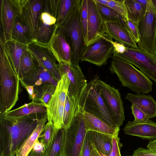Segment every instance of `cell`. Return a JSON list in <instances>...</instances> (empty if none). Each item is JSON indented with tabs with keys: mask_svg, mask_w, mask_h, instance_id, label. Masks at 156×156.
I'll return each instance as SVG.
<instances>
[{
	"mask_svg": "<svg viewBox=\"0 0 156 156\" xmlns=\"http://www.w3.org/2000/svg\"><path fill=\"white\" fill-rule=\"evenodd\" d=\"M147 148L152 151L156 152V139L150 141L147 145Z\"/></svg>",
	"mask_w": 156,
	"mask_h": 156,
	"instance_id": "obj_47",
	"label": "cell"
},
{
	"mask_svg": "<svg viewBox=\"0 0 156 156\" xmlns=\"http://www.w3.org/2000/svg\"><path fill=\"white\" fill-rule=\"evenodd\" d=\"M91 145L87 133L83 145L80 156H90Z\"/></svg>",
	"mask_w": 156,
	"mask_h": 156,
	"instance_id": "obj_44",
	"label": "cell"
},
{
	"mask_svg": "<svg viewBox=\"0 0 156 156\" xmlns=\"http://www.w3.org/2000/svg\"></svg>",
	"mask_w": 156,
	"mask_h": 156,
	"instance_id": "obj_54",
	"label": "cell"
},
{
	"mask_svg": "<svg viewBox=\"0 0 156 156\" xmlns=\"http://www.w3.org/2000/svg\"><path fill=\"white\" fill-rule=\"evenodd\" d=\"M45 150L41 152H37L32 150L27 156H44Z\"/></svg>",
	"mask_w": 156,
	"mask_h": 156,
	"instance_id": "obj_48",
	"label": "cell"
},
{
	"mask_svg": "<svg viewBox=\"0 0 156 156\" xmlns=\"http://www.w3.org/2000/svg\"><path fill=\"white\" fill-rule=\"evenodd\" d=\"M124 26L133 40L138 43L140 40L138 24L128 20L124 21Z\"/></svg>",
	"mask_w": 156,
	"mask_h": 156,
	"instance_id": "obj_39",
	"label": "cell"
},
{
	"mask_svg": "<svg viewBox=\"0 0 156 156\" xmlns=\"http://www.w3.org/2000/svg\"><path fill=\"white\" fill-rule=\"evenodd\" d=\"M131 113L133 115L134 121L137 122L146 121L149 120L147 115L139 108L132 104L131 106Z\"/></svg>",
	"mask_w": 156,
	"mask_h": 156,
	"instance_id": "obj_40",
	"label": "cell"
},
{
	"mask_svg": "<svg viewBox=\"0 0 156 156\" xmlns=\"http://www.w3.org/2000/svg\"><path fill=\"white\" fill-rule=\"evenodd\" d=\"M11 40L28 46L34 41L26 27L19 16L15 20L11 34Z\"/></svg>",
	"mask_w": 156,
	"mask_h": 156,
	"instance_id": "obj_30",
	"label": "cell"
},
{
	"mask_svg": "<svg viewBox=\"0 0 156 156\" xmlns=\"http://www.w3.org/2000/svg\"><path fill=\"white\" fill-rule=\"evenodd\" d=\"M87 131H94L112 136H118L120 129H116L102 119L85 112H83Z\"/></svg>",
	"mask_w": 156,
	"mask_h": 156,
	"instance_id": "obj_24",
	"label": "cell"
},
{
	"mask_svg": "<svg viewBox=\"0 0 156 156\" xmlns=\"http://www.w3.org/2000/svg\"><path fill=\"white\" fill-rule=\"evenodd\" d=\"M1 36L3 43L10 40L14 23L19 16V0H0Z\"/></svg>",
	"mask_w": 156,
	"mask_h": 156,
	"instance_id": "obj_12",
	"label": "cell"
},
{
	"mask_svg": "<svg viewBox=\"0 0 156 156\" xmlns=\"http://www.w3.org/2000/svg\"><path fill=\"white\" fill-rule=\"evenodd\" d=\"M35 58L39 73L38 79L35 83V86H39L44 83L51 84L56 87L58 81L54 78L41 62L36 58Z\"/></svg>",
	"mask_w": 156,
	"mask_h": 156,
	"instance_id": "obj_33",
	"label": "cell"
},
{
	"mask_svg": "<svg viewBox=\"0 0 156 156\" xmlns=\"http://www.w3.org/2000/svg\"><path fill=\"white\" fill-rule=\"evenodd\" d=\"M113 56L127 61L136 66L156 83V54L139 48L126 47L122 53L113 51Z\"/></svg>",
	"mask_w": 156,
	"mask_h": 156,
	"instance_id": "obj_9",
	"label": "cell"
},
{
	"mask_svg": "<svg viewBox=\"0 0 156 156\" xmlns=\"http://www.w3.org/2000/svg\"><path fill=\"white\" fill-rule=\"evenodd\" d=\"M56 18L51 13L47 0H44L38 22L36 41L48 45L58 27Z\"/></svg>",
	"mask_w": 156,
	"mask_h": 156,
	"instance_id": "obj_17",
	"label": "cell"
},
{
	"mask_svg": "<svg viewBox=\"0 0 156 156\" xmlns=\"http://www.w3.org/2000/svg\"><path fill=\"white\" fill-rule=\"evenodd\" d=\"M132 156V155H131V156Z\"/></svg>",
	"mask_w": 156,
	"mask_h": 156,
	"instance_id": "obj_53",
	"label": "cell"
},
{
	"mask_svg": "<svg viewBox=\"0 0 156 156\" xmlns=\"http://www.w3.org/2000/svg\"><path fill=\"white\" fill-rule=\"evenodd\" d=\"M122 146V144L120 142V138L118 136H113L112 137V150L108 156H121L120 150ZM99 153L101 156H107L100 153Z\"/></svg>",
	"mask_w": 156,
	"mask_h": 156,
	"instance_id": "obj_41",
	"label": "cell"
},
{
	"mask_svg": "<svg viewBox=\"0 0 156 156\" xmlns=\"http://www.w3.org/2000/svg\"><path fill=\"white\" fill-rule=\"evenodd\" d=\"M55 130L53 126L47 123L38 139L45 148L49 145Z\"/></svg>",
	"mask_w": 156,
	"mask_h": 156,
	"instance_id": "obj_37",
	"label": "cell"
},
{
	"mask_svg": "<svg viewBox=\"0 0 156 156\" xmlns=\"http://www.w3.org/2000/svg\"><path fill=\"white\" fill-rule=\"evenodd\" d=\"M109 69L115 74L122 85L136 93L147 94L152 90L153 83L141 71L132 64L113 56Z\"/></svg>",
	"mask_w": 156,
	"mask_h": 156,
	"instance_id": "obj_3",
	"label": "cell"
},
{
	"mask_svg": "<svg viewBox=\"0 0 156 156\" xmlns=\"http://www.w3.org/2000/svg\"><path fill=\"white\" fill-rule=\"evenodd\" d=\"M28 48L58 82L61 78L58 63L48 45L34 41L29 44Z\"/></svg>",
	"mask_w": 156,
	"mask_h": 156,
	"instance_id": "obj_16",
	"label": "cell"
},
{
	"mask_svg": "<svg viewBox=\"0 0 156 156\" xmlns=\"http://www.w3.org/2000/svg\"><path fill=\"white\" fill-rule=\"evenodd\" d=\"M91 145L90 156H101L98 151L93 147L91 144Z\"/></svg>",
	"mask_w": 156,
	"mask_h": 156,
	"instance_id": "obj_49",
	"label": "cell"
},
{
	"mask_svg": "<svg viewBox=\"0 0 156 156\" xmlns=\"http://www.w3.org/2000/svg\"><path fill=\"white\" fill-rule=\"evenodd\" d=\"M56 87L50 84L44 85L42 88L40 102L46 106L55 92Z\"/></svg>",
	"mask_w": 156,
	"mask_h": 156,
	"instance_id": "obj_38",
	"label": "cell"
},
{
	"mask_svg": "<svg viewBox=\"0 0 156 156\" xmlns=\"http://www.w3.org/2000/svg\"><path fill=\"white\" fill-rule=\"evenodd\" d=\"M106 34L126 47L139 48L124 25L119 22H105Z\"/></svg>",
	"mask_w": 156,
	"mask_h": 156,
	"instance_id": "obj_21",
	"label": "cell"
},
{
	"mask_svg": "<svg viewBox=\"0 0 156 156\" xmlns=\"http://www.w3.org/2000/svg\"><path fill=\"white\" fill-rule=\"evenodd\" d=\"M95 1L100 4L107 6L109 0H95Z\"/></svg>",
	"mask_w": 156,
	"mask_h": 156,
	"instance_id": "obj_50",
	"label": "cell"
},
{
	"mask_svg": "<svg viewBox=\"0 0 156 156\" xmlns=\"http://www.w3.org/2000/svg\"><path fill=\"white\" fill-rule=\"evenodd\" d=\"M44 2L43 0H19V17L34 41H36L39 17Z\"/></svg>",
	"mask_w": 156,
	"mask_h": 156,
	"instance_id": "obj_11",
	"label": "cell"
},
{
	"mask_svg": "<svg viewBox=\"0 0 156 156\" xmlns=\"http://www.w3.org/2000/svg\"><path fill=\"white\" fill-rule=\"evenodd\" d=\"M125 134L152 140L156 139V123L150 119L143 122L129 121L123 128Z\"/></svg>",
	"mask_w": 156,
	"mask_h": 156,
	"instance_id": "obj_19",
	"label": "cell"
},
{
	"mask_svg": "<svg viewBox=\"0 0 156 156\" xmlns=\"http://www.w3.org/2000/svg\"><path fill=\"white\" fill-rule=\"evenodd\" d=\"M102 37L112 44L113 47L114 51L119 53H122L125 51L126 47L124 45L118 42L114 41L112 38L107 34H106Z\"/></svg>",
	"mask_w": 156,
	"mask_h": 156,
	"instance_id": "obj_42",
	"label": "cell"
},
{
	"mask_svg": "<svg viewBox=\"0 0 156 156\" xmlns=\"http://www.w3.org/2000/svg\"><path fill=\"white\" fill-rule=\"evenodd\" d=\"M151 3L152 5L156 9V0H151Z\"/></svg>",
	"mask_w": 156,
	"mask_h": 156,
	"instance_id": "obj_51",
	"label": "cell"
},
{
	"mask_svg": "<svg viewBox=\"0 0 156 156\" xmlns=\"http://www.w3.org/2000/svg\"><path fill=\"white\" fill-rule=\"evenodd\" d=\"M58 65L61 76L66 74L70 81L67 94L78 103V98L87 83L81 69L71 63L60 62Z\"/></svg>",
	"mask_w": 156,
	"mask_h": 156,
	"instance_id": "obj_14",
	"label": "cell"
},
{
	"mask_svg": "<svg viewBox=\"0 0 156 156\" xmlns=\"http://www.w3.org/2000/svg\"><path fill=\"white\" fill-rule=\"evenodd\" d=\"M38 114L10 118L0 116V156H16L41 118Z\"/></svg>",
	"mask_w": 156,
	"mask_h": 156,
	"instance_id": "obj_1",
	"label": "cell"
},
{
	"mask_svg": "<svg viewBox=\"0 0 156 156\" xmlns=\"http://www.w3.org/2000/svg\"><path fill=\"white\" fill-rule=\"evenodd\" d=\"M20 83L22 86L25 88L27 91L30 99L36 102L37 100V95L34 93V85H29L26 84L22 80H20Z\"/></svg>",
	"mask_w": 156,
	"mask_h": 156,
	"instance_id": "obj_45",
	"label": "cell"
},
{
	"mask_svg": "<svg viewBox=\"0 0 156 156\" xmlns=\"http://www.w3.org/2000/svg\"><path fill=\"white\" fill-rule=\"evenodd\" d=\"M96 2L98 10L105 22H119L124 25V19L116 12L108 6Z\"/></svg>",
	"mask_w": 156,
	"mask_h": 156,
	"instance_id": "obj_34",
	"label": "cell"
},
{
	"mask_svg": "<svg viewBox=\"0 0 156 156\" xmlns=\"http://www.w3.org/2000/svg\"><path fill=\"white\" fill-rule=\"evenodd\" d=\"M146 14L138 24L140 40L138 48L156 54V9L148 0Z\"/></svg>",
	"mask_w": 156,
	"mask_h": 156,
	"instance_id": "obj_10",
	"label": "cell"
},
{
	"mask_svg": "<svg viewBox=\"0 0 156 156\" xmlns=\"http://www.w3.org/2000/svg\"><path fill=\"white\" fill-rule=\"evenodd\" d=\"M87 132L83 113L79 112L66 129L62 156H80Z\"/></svg>",
	"mask_w": 156,
	"mask_h": 156,
	"instance_id": "obj_8",
	"label": "cell"
},
{
	"mask_svg": "<svg viewBox=\"0 0 156 156\" xmlns=\"http://www.w3.org/2000/svg\"><path fill=\"white\" fill-rule=\"evenodd\" d=\"M125 0H109L108 6L115 10L123 18L124 21L128 20Z\"/></svg>",
	"mask_w": 156,
	"mask_h": 156,
	"instance_id": "obj_36",
	"label": "cell"
},
{
	"mask_svg": "<svg viewBox=\"0 0 156 156\" xmlns=\"http://www.w3.org/2000/svg\"><path fill=\"white\" fill-rule=\"evenodd\" d=\"M79 112L78 103L67 94L63 112L62 128L66 130L68 129Z\"/></svg>",
	"mask_w": 156,
	"mask_h": 156,
	"instance_id": "obj_32",
	"label": "cell"
},
{
	"mask_svg": "<svg viewBox=\"0 0 156 156\" xmlns=\"http://www.w3.org/2000/svg\"><path fill=\"white\" fill-rule=\"evenodd\" d=\"M61 76L55 92L46 106L47 123L53 126L56 130L62 128L64 110L70 83L66 74Z\"/></svg>",
	"mask_w": 156,
	"mask_h": 156,
	"instance_id": "obj_7",
	"label": "cell"
},
{
	"mask_svg": "<svg viewBox=\"0 0 156 156\" xmlns=\"http://www.w3.org/2000/svg\"><path fill=\"white\" fill-rule=\"evenodd\" d=\"M47 121L46 113L41 118L35 129L17 152L16 156H27L44 128Z\"/></svg>",
	"mask_w": 156,
	"mask_h": 156,
	"instance_id": "obj_27",
	"label": "cell"
},
{
	"mask_svg": "<svg viewBox=\"0 0 156 156\" xmlns=\"http://www.w3.org/2000/svg\"><path fill=\"white\" fill-rule=\"evenodd\" d=\"M87 135L91 145L98 151L107 156L110 155L114 136L92 131H87Z\"/></svg>",
	"mask_w": 156,
	"mask_h": 156,
	"instance_id": "obj_23",
	"label": "cell"
},
{
	"mask_svg": "<svg viewBox=\"0 0 156 156\" xmlns=\"http://www.w3.org/2000/svg\"><path fill=\"white\" fill-rule=\"evenodd\" d=\"M45 147L39 139L35 143L32 150L37 152H41L45 150Z\"/></svg>",
	"mask_w": 156,
	"mask_h": 156,
	"instance_id": "obj_46",
	"label": "cell"
},
{
	"mask_svg": "<svg viewBox=\"0 0 156 156\" xmlns=\"http://www.w3.org/2000/svg\"></svg>",
	"mask_w": 156,
	"mask_h": 156,
	"instance_id": "obj_52",
	"label": "cell"
},
{
	"mask_svg": "<svg viewBox=\"0 0 156 156\" xmlns=\"http://www.w3.org/2000/svg\"><path fill=\"white\" fill-rule=\"evenodd\" d=\"M47 112V107L44 105L40 102L32 101L17 108L9 111L4 115L7 118H15L33 114H44Z\"/></svg>",
	"mask_w": 156,
	"mask_h": 156,
	"instance_id": "obj_25",
	"label": "cell"
},
{
	"mask_svg": "<svg viewBox=\"0 0 156 156\" xmlns=\"http://www.w3.org/2000/svg\"><path fill=\"white\" fill-rule=\"evenodd\" d=\"M78 0H57L54 17L58 27L65 22L69 16Z\"/></svg>",
	"mask_w": 156,
	"mask_h": 156,
	"instance_id": "obj_28",
	"label": "cell"
},
{
	"mask_svg": "<svg viewBox=\"0 0 156 156\" xmlns=\"http://www.w3.org/2000/svg\"><path fill=\"white\" fill-rule=\"evenodd\" d=\"M66 129L55 130L48 147L45 149L44 156H62Z\"/></svg>",
	"mask_w": 156,
	"mask_h": 156,
	"instance_id": "obj_29",
	"label": "cell"
},
{
	"mask_svg": "<svg viewBox=\"0 0 156 156\" xmlns=\"http://www.w3.org/2000/svg\"><path fill=\"white\" fill-rule=\"evenodd\" d=\"M48 45L58 63H71V49L63 34L56 30Z\"/></svg>",
	"mask_w": 156,
	"mask_h": 156,
	"instance_id": "obj_20",
	"label": "cell"
},
{
	"mask_svg": "<svg viewBox=\"0 0 156 156\" xmlns=\"http://www.w3.org/2000/svg\"><path fill=\"white\" fill-rule=\"evenodd\" d=\"M79 111L99 118L114 128L118 129L109 115L102 98L92 80L87 83L78 99Z\"/></svg>",
	"mask_w": 156,
	"mask_h": 156,
	"instance_id": "obj_5",
	"label": "cell"
},
{
	"mask_svg": "<svg viewBox=\"0 0 156 156\" xmlns=\"http://www.w3.org/2000/svg\"><path fill=\"white\" fill-rule=\"evenodd\" d=\"M113 51L112 44L101 37L87 46L80 61L87 62L101 66L106 64Z\"/></svg>",
	"mask_w": 156,
	"mask_h": 156,
	"instance_id": "obj_13",
	"label": "cell"
},
{
	"mask_svg": "<svg viewBox=\"0 0 156 156\" xmlns=\"http://www.w3.org/2000/svg\"><path fill=\"white\" fill-rule=\"evenodd\" d=\"M38 73L35 58L28 48L21 58L19 74L20 80L27 85L35 86Z\"/></svg>",
	"mask_w": 156,
	"mask_h": 156,
	"instance_id": "obj_18",
	"label": "cell"
},
{
	"mask_svg": "<svg viewBox=\"0 0 156 156\" xmlns=\"http://www.w3.org/2000/svg\"><path fill=\"white\" fill-rule=\"evenodd\" d=\"M88 20L87 46L106 34L105 22L101 16L95 0H87Z\"/></svg>",
	"mask_w": 156,
	"mask_h": 156,
	"instance_id": "obj_15",
	"label": "cell"
},
{
	"mask_svg": "<svg viewBox=\"0 0 156 156\" xmlns=\"http://www.w3.org/2000/svg\"><path fill=\"white\" fill-rule=\"evenodd\" d=\"M93 80L112 120L119 128L125 117L123 103L118 90L101 80L97 75Z\"/></svg>",
	"mask_w": 156,
	"mask_h": 156,
	"instance_id": "obj_6",
	"label": "cell"
},
{
	"mask_svg": "<svg viewBox=\"0 0 156 156\" xmlns=\"http://www.w3.org/2000/svg\"><path fill=\"white\" fill-rule=\"evenodd\" d=\"M125 98L144 112L149 118L156 116V101L150 95L144 94H127Z\"/></svg>",
	"mask_w": 156,
	"mask_h": 156,
	"instance_id": "obj_22",
	"label": "cell"
},
{
	"mask_svg": "<svg viewBox=\"0 0 156 156\" xmlns=\"http://www.w3.org/2000/svg\"><path fill=\"white\" fill-rule=\"evenodd\" d=\"M20 78L3 43L0 47V116L11 110L18 99Z\"/></svg>",
	"mask_w": 156,
	"mask_h": 156,
	"instance_id": "obj_2",
	"label": "cell"
},
{
	"mask_svg": "<svg viewBox=\"0 0 156 156\" xmlns=\"http://www.w3.org/2000/svg\"><path fill=\"white\" fill-rule=\"evenodd\" d=\"M80 2L78 0L69 16L56 30L63 34L71 48V63L78 66L87 47L80 20Z\"/></svg>",
	"mask_w": 156,
	"mask_h": 156,
	"instance_id": "obj_4",
	"label": "cell"
},
{
	"mask_svg": "<svg viewBox=\"0 0 156 156\" xmlns=\"http://www.w3.org/2000/svg\"><path fill=\"white\" fill-rule=\"evenodd\" d=\"M80 17L81 25L86 43L87 34L88 20L87 0H81Z\"/></svg>",
	"mask_w": 156,
	"mask_h": 156,
	"instance_id": "obj_35",
	"label": "cell"
},
{
	"mask_svg": "<svg viewBox=\"0 0 156 156\" xmlns=\"http://www.w3.org/2000/svg\"><path fill=\"white\" fill-rule=\"evenodd\" d=\"M2 43L8 58L14 65L19 75L21 58L28 48L27 46L12 40Z\"/></svg>",
	"mask_w": 156,
	"mask_h": 156,
	"instance_id": "obj_26",
	"label": "cell"
},
{
	"mask_svg": "<svg viewBox=\"0 0 156 156\" xmlns=\"http://www.w3.org/2000/svg\"><path fill=\"white\" fill-rule=\"evenodd\" d=\"M132 156H156V152L149 149L139 147L134 151Z\"/></svg>",
	"mask_w": 156,
	"mask_h": 156,
	"instance_id": "obj_43",
	"label": "cell"
},
{
	"mask_svg": "<svg viewBox=\"0 0 156 156\" xmlns=\"http://www.w3.org/2000/svg\"><path fill=\"white\" fill-rule=\"evenodd\" d=\"M128 20L138 24L145 16L147 6L136 0H125Z\"/></svg>",
	"mask_w": 156,
	"mask_h": 156,
	"instance_id": "obj_31",
	"label": "cell"
}]
</instances>
